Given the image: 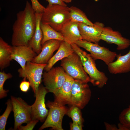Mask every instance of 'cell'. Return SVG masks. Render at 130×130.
<instances>
[{"instance_id":"6da1fadb","label":"cell","mask_w":130,"mask_h":130,"mask_svg":"<svg viewBox=\"0 0 130 130\" xmlns=\"http://www.w3.org/2000/svg\"><path fill=\"white\" fill-rule=\"evenodd\" d=\"M35 13L27 1L24 9L16 14L13 26L11 43L13 46H29L36 28Z\"/></svg>"},{"instance_id":"7a4b0ae2","label":"cell","mask_w":130,"mask_h":130,"mask_svg":"<svg viewBox=\"0 0 130 130\" xmlns=\"http://www.w3.org/2000/svg\"><path fill=\"white\" fill-rule=\"evenodd\" d=\"M71 45L74 52L80 58L84 69L90 78V82L94 86L102 88L106 84L108 79L105 74L98 69L95 60L90 54L81 49L75 43Z\"/></svg>"},{"instance_id":"3957f363","label":"cell","mask_w":130,"mask_h":130,"mask_svg":"<svg viewBox=\"0 0 130 130\" xmlns=\"http://www.w3.org/2000/svg\"><path fill=\"white\" fill-rule=\"evenodd\" d=\"M70 20L69 7L58 4H48L43 13L41 23L49 25L59 32L63 25Z\"/></svg>"},{"instance_id":"277c9868","label":"cell","mask_w":130,"mask_h":130,"mask_svg":"<svg viewBox=\"0 0 130 130\" xmlns=\"http://www.w3.org/2000/svg\"><path fill=\"white\" fill-rule=\"evenodd\" d=\"M60 66L73 79L87 83L90 82V78L84 69L80 58L75 52L62 59Z\"/></svg>"},{"instance_id":"5b68a950","label":"cell","mask_w":130,"mask_h":130,"mask_svg":"<svg viewBox=\"0 0 130 130\" xmlns=\"http://www.w3.org/2000/svg\"><path fill=\"white\" fill-rule=\"evenodd\" d=\"M46 105L49 108L48 113L45 121L39 130L51 127V130H63L62 127V119L68 109L65 105L55 100L54 102L49 101Z\"/></svg>"},{"instance_id":"8992f818","label":"cell","mask_w":130,"mask_h":130,"mask_svg":"<svg viewBox=\"0 0 130 130\" xmlns=\"http://www.w3.org/2000/svg\"><path fill=\"white\" fill-rule=\"evenodd\" d=\"M47 64L29 61L26 63L24 69L21 68L18 70L20 77L23 78L24 80L27 79L28 80L35 95L42 82L43 70Z\"/></svg>"},{"instance_id":"52a82bcc","label":"cell","mask_w":130,"mask_h":130,"mask_svg":"<svg viewBox=\"0 0 130 130\" xmlns=\"http://www.w3.org/2000/svg\"><path fill=\"white\" fill-rule=\"evenodd\" d=\"M75 43L89 52L95 60H101L107 65L114 61L117 55L116 52L111 51L105 47L101 46L98 44L83 39L78 40Z\"/></svg>"},{"instance_id":"ba28073f","label":"cell","mask_w":130,"mask_h":130,"mask_svg":"<svg viewBox=\"0 0 130 130\" xmlns=\"http://www.w3.org/2000/svg\"><path fill=\"white\" fill-rule=\"evenodd\" d=\"M11 99L14 120L13 130H18L22 124H27L32 120L31 106L21 98L11 96Z\"/></svg>"},{"instance_id":"9c48e42d","label":"cell","mask_w":130,"mask_h":130,"mask_svg":"<svg viewBox=\"0 0 130 130\" xmlns=\"http://www.w3.org/2000/svg\"><path fill=\"white\" fill-rule=\"evenodd\" d=\"M67 74L62 67H52L43 73V81L48 92L55 94L65 81Z\"/></svg>"},{"instance_id":"30bf717a","label":"cell","mask_w":130,"mask_h":130,"mask_svg":"<svg viewBox=\"0 0 130 130\" xmlns=\"http://www.w3.org/2000/svg\"><path fill=\"white\" fill-rule=\"evenodd\" d=\"M91 93L87 83L74 79L71 90V105L83 109L89 102Z\"/></svg>"},{"instance_id":"8fae6325","label":"cell","mask_w":130,"mask_h":130,"mask_svg":"<svg viewBox=\"0 0 130 130\" xmlns=\"http://www.w3.org/2000/svg\"><path fill=\"white\" fill-rule=\"evenodd\" d=\"M48 92L45 87L42 85H40L35 95V101L31 105L32 120H37L43 122L47 117L49 110L46 107L45 98Z\"/></svg>"},{"instance_id":"7c38bea8","label":"cell","mask_w":130,"mask_h":130,"mask_svg":"<svg viewBox=\"0 0 130 130\" xmlns=\"http://www.w3.org/2000/svg\"><path fill=\"white\" fill-rule=\"evenodd\" d=\"M78 27L82 39L93 43L98 44L103 29L104 24L96 22L92 26L82 23H78Z\"/></svg>"},{"instance_id":"4fadbf2b","label":"cell","mask_w":130,"mask_h":130,"mask_svg":"<svg viewBox=\"0 0 130 130\" xmlns=\"http://www.w3.org/2000/svg\"><path fill=\"white\" fill-rule=\"evenodd\" d=\"M101 40L109 44L117 46V49L120 50L128 47L130 45V40L122 36L118 31H114L110 27H104L101 33Z\"/></svg>"},{"instance_id":"5bb4252c","label":"cell","mask_w":130,"mask_h":130,"mask_svg":"<svg viewBox=\"0 0 130 130\" xmlns=\"http://www.w3.org/2000/svg\"><path fill=\"white\" fill-rule=\"evenodd\" d=\"M37 54L29 46H13L11 58L17 62L24 69L28 62H32Z\"/></svg>"},{"instance_id":"9a60e30c","label":"cell","mask_w":130,"mask_h":130,"mask_svg":"<svg viewBox=\"0 0 130 130\" xmlns=\"http://www.w3.org/2000/svg\"><path fill=\"white\" fill-rule=\"evenodd\" d=\"M61 41L54 39L46 42L42 45L40 52L32 62L41 64H47L54 52L59 48Z\"/></svg>"},{"instance_id":"2e32d148","label":"cell","mask_w":130,"mask_h":130,"mask_svg":"<svg viewBox=\"0 0 130 130\" xmlns=\"http://www.w3.org/2000/svg\"><path fill=\"white\" fill-rule=\"evenodd\" d=\"M64 41L71 44L82 39L78 27V23L71 20L65 23L59 32Z\"/></svg>"},{"instance_id":"e0dca14e","label":"cell","mask_w":130,"mask_h":130,"mask_svg":"<svg viewBox=\"0 0 130 130\" xmlns=\"http://www.w3.org/2000/svg\"><path fill=\"white\" fill-rule=\"evenodd\" d=\"M117 60L107 65L109 72L113 74L126 73L130 71V50L125 55H117Z\"/></svg>"},{"instance_id":"ac0fdd59","label":"cell","mask_w":130,"mask_h":130,"mask_svg":"<svg viewBox=\"0 0 130 130\" xmlns=\"http://www.w3.org/2000/svg\"><path fill=\"white\" fill-rule=\"evenodd\" d=\"M74 79L67 74L66 78L63 84L55 94L54 100L63 105H71V96L72 84Z\"/></svg>"},{"instance_id":"d6986e66","label":"cell","mask_w":130,"mask_h":130,"mask_svg":"<svg viewBox=\"0 0 130 130\" xmlns=\"http://www.w3.org/2000/svg\"><path fill=\"white\" fill-rule=\"evenodd\" d=\"M74 52L71 44L64 41H62L57 52L49 61L44 70L48 71L57 62L68 56Z\"/></svg>"},{"instance_id":"ffe728a7","label":"cell","mask_w":130,"mask_h":130,"mask_svg":"<svg viewBox=\"0 0 130 130\" xmlns=\"http://www.w3.org/2000/svg\"><path fill=\"white\" fill-rule=\"evenodd\" d=\"M43 13H35V29L29 45L38 55L41 52L42 48L41 42L43 38V34L40 27V24Z\"/></svg>"},{"instance_id":"44dd1931","label":"cell","mask_w":130,"mask_h":130,"mask_svg":"<svg viewBox=\"0 0 130 130\" xmlns=\"http://www.w3.org/2000/svg\"><path fill=\"white\" fill-rule=\"evenodd\" d=\"M13 46L0 38V68L1 71L7 67L12 60L11 56Z\"/></svg>"},{"instance_id":"7402d4cb","label":"cell","mask_w":130,"mask_h":130,"mask_svg":"<svg viewBox=\"0 0 130 130\" xmlns=\"http://www.w3.org/2000/svg\"><path fill=\"white\" fill-rule=\"evenodd\" d=\"M40 27L43 34L41 45L46 41L51 39L64 41L60 33L53 29L49 25L41 23Z\"/></svg>"},{"instance_id":"603a6c76","label":"cell","mask_w":130,"mask_h":130,"mask_svg":"<svg viewBox=\"0 0 130 130\" xmlns=\"http://www.w3.org/2000/svg\"><path fill=\"white\" fill-rule=\"evenodd\" d=\"M70 20L78 23L92 26L93 23L87 18L85 13L79 8L74 6L69 7Z\"/></svg>"},{"instance_id":"cb8c5ba5","label":"cell","mask_w":130,"mask_h":130,"mask_svg":"<svg viewBox=\"0 0 130 130\" xmlns=\"http://www.w3.org/2000/svg\"><path fill=\"white\" fill-rule=\"evenodd\" d=\"M80 109L76 106L72 105L68 109L66 114L72 118L73 122L82 124L83 119Z\"/></svg>"},{"instance_id":"d4e9b609","label":"cell","mask_w":130,"mask_h":130,"mask_svg":"<svg viewBox=\"0 0 130 130\" xmlns=\"http://www.w3.org/2000/svg\"><path fill=\"white\" fill-rule=\"evenodd\" d=\"M6 108L3 114L0 116V130H5L6 122L9 115L12 110L11 99H9L6 103Z\"/></svg>"},{"instance_id":"484cf974","label":"cell","mask_w":130,"mask_h":130,"mask_svg":"<svg viewBox=\"0 0 130 130\" xmlns=\"http://www.w3.org/2000/svg\"><path fill=\"white\" fill-rule=\"evenodd\" d=\"M119 123L130 130V105L121 112L119 116Z\"/></svg>"},{"instance_id":"4316f807","label":"cell","mask_w":130,"mask_h":130,"mask_svg":"<svg viewBox=\"0 0 130 130\" xmlns=\"http://www.w3.org/2000/svg\"><path fill=\"white\" fill-rule=\"evenodd\" d=\"M12 75L10 73H6L4 71L0 72V98L1 99L6 97L9 90H6L4 89V83L7 79L11 78Z\"/></svg>"},{"instance_id":"83f0119b","label":"cell","mask_w":130,"mask_h":130,"mask_svg":"<svg viewBox=\"0 0 130 130\" xmlns=\"http://www.w3.org/2000/svg\"><path fill=\"white\" fill-rule=\"evenodd\" d=\"M32 8L35 13H43L45 9L38 0H31Z\"/></svg>"},{"instance_id":"f1b7e54d","label":"cell","mask_w":130,"mask_h":130,"mask_svg":"<svg viewBox=\"0 0 130 130\" xmlns=\"http://www.w3.org/2000/svg\"><path fill=\"white\" fill-rule=\"evenodd\" d=\"M37 120H32L30 122L27 123L26 125H21L19 128L18 130H32L35 126L39 122Z\"/></svg>"},{"instance_id":"f546056e","label":"cell","mask_w":130,"mask_h":130,"mask_svg":"<svg viewBox=\"0 0 130 130\" xmlns=\"http://www.w3.org/2000/svg\"><path fill=\"white\" fill-rule=\"evenodd\" d=\"M23 80L20 84V88L21 91L26 92L28 90L30 86V84L29 81H26V80Z\"/></svg>"},{"instance_id":"4dcf8cb0","label":"cell","mask_w":130,"mask_h":130,"mask_svg":"<svg viewBox=\"0 0 130 130\" xmlns=\"http://www.w3.org/2000/svg\"><path fill=\"white\" fill-rule=\"evenodd\" d=\"M49 5L58 4L64 6H67V5L62 0H46Z\"/></svg>"},{"instance_id":"1f68e13d","label":"cell","mask_w":130,"mask_h":130,"mask_svg":"<svg viewBox=\"0 0 130 130\" xmlns=\"http://www.w3.org/2000/svg\"><path fill=\"white\" fill-rule=\"evenodd\" d=\"M82 124H80L73 122L70 124V130H82Z\"/></svg>"},{"instance_id":"d6a6232c","label":"cell","mask_w":130,"mask_h":130,"mask_svg":"<svg viewBox=\"0 0 130 130\" xmlns=\"http://www.w3.org/2000/svg\"><path fill=\"white\" fill-rule=\"evenodd\" d=\"M105 129L107 130H119L118 127L115 125L107 123L104 122Z\"/></svg>"},{"instance_id":"836d02e7","label":"cell","mask_w":130,"mask_h":130,"mask_svg":"<svg viewBox=\"0 0 130 130\" xmlns=\"http://www.w3.org/2000/svg\"><path fill=\"white\" fill-rule=\"evenodd\" d=\"M119 130H129L128 129L119 123L118 125Z\"/></svg>"},{"instance_id":"e575fe53","label":"cell","mask_w":130,"mask_h":130,"mask_svg":"<svg viewBox=\"0 0 130 130\" xmlns=\"http://www.w3.org/2000/svg\"><path fill=\"white\" fill-rule=\"evenodd\" d=\"M62 0L65 3H69L71 2L72 0Z\"/></svg>"}]
</instances>
